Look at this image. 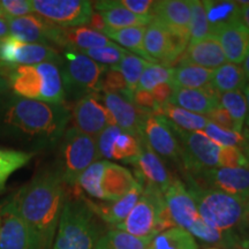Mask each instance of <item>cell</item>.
Returning a JSON list of instances; mask_svg holds the SVG:
<instances>
[{
	"mask_svg": "<svg viewBox=\"0 0 249 249\" xmlns=\"http://www.w3.org/2000/svg\"><path fill=\"white\" fill-rule=\"evenodd\" d=\"M71 119V111L65 104L33 101L11 91L0 95V140L27 152L55 147Z\"/></svg>",
	"mask_w": 249,
	"mask_h": 249,
	"instance_id": "obj_1",
	"label": "cell"
},
{
	"mask_svg": "<svg viewBox=\"0 0 249 249\" xmlns=\"http://www.w3.org/2000/svg\"><path fill=\"white\" fill-rule=\"evenodd\" d=\"M66 185L55 170L42 171L11 200L35 236L38 249H51L67 200Z\"/></svg>",
	"mask_w": 249,
	"mask_h": 249,
	"instance_id": "obj_2",
	"label": "cell"
},
{
	"mask_svg": "<svg viewBox=\"0 0 249 249\" xmlns=\"http://www.w3.org/2000/svg\"><path fill=\"white\" fill-rule=\"evenodd\" d=\"M9 91L33 101L64 104L65 91L60 67L52 62L6 67Z\"/></svg>",
	"mask_w": 249,
	"mask_h": 249,
	"instance_id": "obj_3",
	"label": "cell"
},
{
	"mask_svg": "<svg viewBox=\"0 0 249 249\" xmlns=\"http://www.w3.org/2000/svg\"><path fill=\"white\" fill-rule=\"evenodd\" d=\"M97 218L82 194L67 198L51 249H96L102 236Z\"/></svg>",
	"mask_w": 249,
	"mask_h": 249,
	"instance_id": "obj_4",
	"label": "cell"
},
{
	"mask_svg": "<svg viewBox=\"0 0 249 249\" xmlns=\"http://www.w3.org/2000/svg\"><path fill=\"white\" fill-rule=\"evenodd\" d=\"M187 191L194 200L202 219L224 233H231L244 224L246 202L238 196L219 191L204 189L188 181Z\"/></svg>",
	"mask_w": 249,
	"mask_h": 249,
	"instance_id": "obj_5",
	"label": "cell"
},
{
	"mask_svg": "<svg viewBox=\"0 0 249 249\" xmlns=\"http://www.w3.org/2000/svg\"><path fill=\"white\" fill-rule=\"evenodd\" d=\"M178 227L170 216L164 195L160 189L143 187L138 203L123 222L114 226L138 238L152 239L166 230Z\"/></svg>",
	"mask_w": 249,
	"mask_h": 249,
	"instance_id": "obj_6",
	"label": "cell"
},
{
	"mask_svg": "<svg viewBox=\"0 0 249 249\" xmlns=\"http://www.w3.org/2000/svg\"><path fill=\"white\" fill-rule=\"evenodd\" d=\"M136 179L129 170L108 160L92 163L77 180V188L104 202L117 201L130 191Z\"/></svg>",
	"mask_w": 249,
	"mask_h": 249,
	"instance_id": "obj_7",
	"label": "cell"
},
{
	"mask_svg": "<svg viewBox=\"0 0 249 249\" xmlns=\"http://www.w3.org/2000/svg\"><path fill=\"white\" fill-rule=\"evenodd\" d=\"M97 160H99L97 140L80 132L75 127L67 128L59 142L55 169L62 182L75 188L81 174Z\"/></svg>",
	"mask_w": 249,
	"mask_h": 249,
	"instance_id": "obj_8",
	"label": "cell"
},
{
	"mask_svg": "<svg viewBox=\"0 0 249 249\" xmlns=\"http://www.w3.org/2000/svg\"><path fill=\"white\" fill-rule=\"evenodd\" d=\"M59 67L65 99L75 102L91 93H101L102 79L108 68L81 52L70 50H65L62 53Z\"/></svg>",
	"mask_w": 249,
	"mask_h": 249,
	"instance_id": "obj_9",
	"label": "cell"
},
{
	"mask_svg": "<svg viewBox=\"0 0 249 249\" xmlns=\"http://www.w3.org/2000/svg\"><path fill=\"white\" fill-rule=\"evenodd\" d=\"M181 147L182 170L187 176L219 167L220 145L208 139L202 132H187L174 126Z\"/></svg>",
	"mask_w": 249,
	"mask_h": 249,
	"instance_id": "obj_10",
	"label": "cell"
},
{
	"mask_svg": "<svg viewBox=\"0 0 249 249\" xmlns=\"http://www.w3.org/2000/svg\"><path fill=\"white\" fill-rule=\"evenodd\" d=\"M42 62H52L59 66L61 55L53 46L24 43L11 35L0 39V64L2 66H29Z\"/></svg>",
	"mask_w": 249,
	"mask_h": 249,
	"instance_id": "obj_11",
	"label": "cell"
},
{
	"mask_svg": "<svg viewBox=\"0 0 249 249\" xmlns=\"http://www.w3.org/2000/svg\"><path fill=\"white\" fill-rule=\"evenodd\" d=\"M34 13L62 28L89 23L92 2L87 0H31Z\"/></svg>",
	"mask_w": 249,
	"mask_h": 249,
	"instance_id": "obj_12",
	"label": "cell"
},
{
	"mask_svg": "<svg viewBox=\"0 0 249 249\" xmlns=\"http://www.w3.org/2000/svg\"><path fill=\"white\" fill-rule=\"evenodd\" d=\"M148 147L155 154L165 160H170L178 164L182 169L181 164V147L177 136L174 124L166 118L158 114L149 113L142 124V138Z\"/></svg>",
	"mask_w": 249,
	"mask_h": 249,
	"instance_id": "obj_13",
	"label": "cell"
},
{
	"mask_svg": "<svg viewBox=\"0 0 249 249\" xmlns=\"http://www.w3.org/2000/svg\"><path fill=\"white\" fill-rule=\"evenodd\" d=\"M187 180L201 188L226 193L245 201L249 197V169L217 167L195 176H187Z\"/></svg>",
	"mask_w": 249,
	"mask_h": 249,
	"instance_id": "obj_14",
	"label": "cell"
},
{
	"mask_svg": "<svg viewBox=\"0 0 249 249\" xmlns=\"http://www.w3.org/2000/svg\"><path fill=\"white\" fill-rule=\"evenodd\" d=\"M71 119L77 130L97 139L107 126L116 124L113 117L103 103L102 93H91L75 102ZM117 126V124H116Z\"/></svg>",
	"mask_w": 249,
	"mask_h": 249,
	"instance_id": "obj_15",
	"label": "cell"
},
{
	"mask_svg": "<svg viewBox=\"0 0 249 249\" xmlns=\"http://www.w3.org/2000/svg\"><path fill=\"white\" fill-rule=\"evenodd\" d=\"M0 249H38L11 197L0 202Z\"/></svg>",
	"mask_w": 249,
	"mask_h": 249,
	"instance_id": "obj_16",
	"label": "cell"
},
{
	"mask_svg": "<svg viewBox=\"0 0 249 249\" xmlns=\"http://www.w3.org/2000/svg\"><path fill=\"white\" fill-rule=\"evenodd\" d=\"M103 103L113 117L114 123L124 132L134 138H142V124L147 117V112L134 104L133 99L117 92H101Z\"/></svg>",
	"mask_w": 249,
	"mask_h": 249,
	"instance_id": "obj_17",
	"label": "cell"
},
{
	"mask_svg": "<svg viewBox=\"0 0 249 249\" xmlns=\"http://www.w3.org/2000/svg\"><path fill=\"white\" fill-rule=\"evenodd\" d=\"M163 195L171 218L180 229L188 232L201 219L195 202L181 180L173 179Z\"/></svg>",
	"mask_w": 249,
	"mask_h": 249,
	"instance_id": "obj_18",
	"label": "cell"
},
{
	"mask_svg": "<svg viewBox=\"0 0 249 249\" xmlns=\"http://www.w3.org/2000/svg\"><path fill=\"white\" fill-rule=\"evenodd\" d=\"M9 35L24 43L55 45L59 26L37 14L22 18H7Z\"/></svg>",
	"mask_w": 249,
	"mask_h": 249,
	"instance_id": "obj_19",
	"label": "cell"
},
{
	"mask_svg": "<svg viewBox=\"0 0 249 249\" xmlns=\"http://www.w3.org/2000/svg\"><path fill=\"white\" fill-rule=\"evenodd\" d=\"M133 165L135 166V179L143 187H152L164 193L172 182L173 179L164 161L148 147L143 139H140V155Z\"/></svg>",
	"mask_w": 249,
	"mask_h": 249,
	"instance_id": "obj_20",
	"label": "cell"
},
{
	"mask_svg": "<svg viewBox=\"0 0 249 249\" xmlns=\"http://www.w3.org/2000/svg\"><path fill=\"white\" fill-rule=\"evenodd\" d=\"M152 18L171 34L191 38V0L156 1Z\"/></svg>",
	"mask_w": 249,
	"mask_h": 249,
	"instance_id": "obj_21",
	"label": "cell"
},
{
	"mask_svg": "<svg viewBox=\"0 0 249 249\" xmlns=\"http://www.w3.org/2000/svg\"><path fill=\"white\" fill-rule=\"evenodd\" d=\"M220 93L213 86L203 89H186L173 87L171 104L176 105L193 113L207 116L213 108L219 107Z\"/></svg>",
	"mask_w": 249,
	"mask_h": 249,
	"instance_id": "obj_22",
	"label": "cell"
},
{
	"mask_svg": "<svg viewBox=\"0 0 249 249\" xmlns=\"http://www.w3.org/2000/svg\"><path fill=\"white\" fill-rule=\"evenodd\" d=\"M143 193L142 183L136 180L130 191L126 195L117 201L111 202H95L86 198L87 204L89 205L92 213L96 214L105 223L111 224V225H118L128 216L132 211L134 205L138 203L139 198L141 197Z\"/></svg>",
	"mask_w": 249,
	"mask_h": 249,
	"instance_id": "obj_23",
	"label": "cell"
},
{
	"mask_svg": "<svg viewBox=\"0 0 249 249\" xmlns=\"http://www.w3.org/2000/svg\"><path fill=\"white\" fill-rule=\"evenodd\" d=\"M113 43L114 42H111L107 36L90 29L87 26L71 28L59 27L57 39H55V45L59 48L77 52L104 48V46L112 45Z\"/></svg>",
	"mask_w": 249,
	"mask_h": 249,
	"instance_id": "obj_24",
	"label": "cell"
},
{
	"mask_svg": "<svg viewBox=\"0 0 249 249\" xmlns=\"http://www.w3.org/2000/svg\"><path fill=\"white\" fill-rule=\"evenodd\" d=\"M226 58L217 37L208 36L197 42L189 43L180 59L182 64H191L213 71L225 64Z\"/></svg>",
	"mask_w": 249,
	"mask_h": 249,
	"instance_id": "obj_25",
	"label": "cell"
},
{
	"mask_svg": "<svg viewBox=\"0 0 249 249\" xmlns=\"http://www.w3.org/2000/svg\"><path fill=\"white\" fill-rule=\"evenodd\" d=\"M214 37L222 46L226 60L235 65L244 62L249 51V30L241 21L223 28Z\"/></svg>",
	"mask_w": 249,
	"mask_h": 249,
	"instance_id": "obj_26",
	"label": "cell"
},
{
	"mask_svg": "<svg viewBox=\"0 0 249 249\" xmlns=\"http://www.w3.org/2000/svg\"><path fill=\"white\" fill-rule=\"evenodd\" d=\"M92 7L104 18L107 27L111 29H124L130 27H148L154 20L152 17H142L129 12L120 5L119 0L96 1Z\"/></svg>",
	"mask_w": 249,
	"mask_h": 249,
	"instance_id": "obj_27",
	"label": "cell"
},
{
	"mask_svg": "<svg viewBox=\"0 0 249 249\" xmlns=\"http://www.w3.org/2000/svg\"><path fill=\"white\" fill-rule=\"evenodd\" d=\"M207 20L209 23L210 36H216L219 30L240 20L241 6L236 1H217L205 0Z\"/></svg>",
	"mask_w": 249,
	"mask_h": 249,
	"instance_id": "obj_28",
	"label": "cell"
},
{
	"mask_svg": "<svg viewBox=\"0 0 249 249\" xmlns=\"http://www.w3.org/2000/svg\"><path fill=\"white\" fill-rule=\"evenodd\" d=\"M213 71L191 64H182L173 68L171 86L186 89H203L211 85Z\"/></svg>",
	"mask_w": 249,
	"mask_h": 249,
	"instance_id": "obj_29",
	"label": "cell"
},
{
	"mask_svg": "<svg viewBox=\"0 0 249 249\" xmlns=\"http://www.w3.org/2000/svg\"><path fill=\"white\" fill-rule=\"evenodd\" d=\"M154 114L165 117L174 126L182 130H187V132H202L205 126L210 123L207 117L193 113L185 108L176 107L171 103L161 105Z\"/></svg>",
	"mask_w": 249,
	"mask_h": 249,
	"instance_id": "obj_30",
	"label": "cell"
},
{
	"mask_svg": "<svg viewBox=\"0 0 249 249\" xmlns=\"http://www.w3.org/2000/svg\"><path fill=\"white\" fill-rule=\"evenodd\" d=\"M248 80L240 65L225 62L213 71L211 86L219 93L238 91L245 88Z\"/></svg>",
	"mask_w": 249,
	"mask_h": 249,
	"instance_id": "obj_31",
	"label": "cell"
},
{
	"mask_svg": "<svg viewBox=\"0 0 249 249\" xmlns=\"http://www.w3.org/2000/svg\"><path fill=\"white\" fill-rule=\"evenodd\" d=\"M145 28L147 27H130V28H124V29H111V28H107L103 35L107 36L108 39H113L118 44L123 45L129 51L134 52V54L139 55L144 60H147L151 64L154 61L148 57L147 53L144 52L143 49V38H144Z\"/></svg>",
	"mask_w": 249,
	"mask_h": 249,
	"instance_id": "obj_32",
	"label": "cell"
},
{
	"mask_svg": "<svg viewBox=\"0 0 249 249\" xmlns=\"http://www.w3.org/2000/svg\"><path fill=\"white\" fill-rule=\"evenodd\" d=\"M35 155L21 149L0 147V193L5 189L9 177L29 164Z\"/></svg>",
	"mask_w": 249,
	"mask_h": 249,
	"instance_id": "obj_33",
	"label": "cell"
},
{
	"mask_svg": "<svg viewBox=\"0 0 249 249\" xmlns=\"http://www.w3.org/2000/svg\"><path fill=\"white\" fill-rule=\"evenodd\" d=\"M150 64L151 62L144 60V59L132 53V52L127 51L119 64L117 66L110 68L113 71H119L121 75H123L124 82H126L128 92L130 95H134V92L138 90L140 79H141L143 71Z\"/></svg>",
	"mask_w": 249,
	"mask_h": 249,
	"instance_id": "obj_34",
	"label": "cell"
},
{
	"mask_svg": "<svg viewBox=\"0 0 249 249\" xmlns=\"http://www.w3.org/2000/svg\"><path fill=\"white\" fill-rule=\"evenodd\" d=\"M195 238L180 227L166 230L151 239L149 249H197Z\"/></svg>",
	"mask_w": 249,
	"mask_h": 249,
	"instance_id": "obj_35",
	"label": "cell"
},
{
	"mask_svg": "<svg viewBox=\"0 0 249 249\" xmlns=\"http://www.w3.org/2000/svg\"><path fill=\"white\" fill-rule=\"evenodd\" d=\"M151 239L138 238L113 229L101 236L96 249H149Z\"/></svg>",
	"mask_w": 249,
	"mask_h": 249,
	"instance_id": "obj_36",
	"label": "cell"
},
{
	"mask_svg": "<svg viewBox=\"0 0 249 249\" xmlns=\"http://www.w3.org/2000/svg\"><path fill=\"white\" fill-rule=\"evenodd\" d=\"M219 104L229 112L234 121L238 133H242L245 120L248 117V107L242 91H230L220 93Z\"/></svg>",
	"mask_w": 249,
	"mask_h": 249,
	"instance_id": "obj_37",
	"label": "cell"
},
{
	"mask_svg": "<svg viewBox=\"0 0 249 249\" xmlns=\"http://www.w3.org/2000/svg\"><path fill=\"white\" fill-rule=\"evenodd\" d=\"M139 155L140 140L123 130L114 140L108 160H123L124 163L134 164L138 160Z\"/></svg>",
	"mask_w": 249,
	"mask_h": 249,
	"instance_id": "obj_38",
	"label": "cell"
},
{
	"mask_svg": "<svg viewBox=\"0 0 249 249\" xmlns=\"http://www.w3.org/2000/svg\"><path fill=\"white\" fill-rule=\"evenodd\" d=\"M189 33H191V43L197 42V40L210 36L209 23L207 20V11H205L204 1H202V0H191Z\"/></svg>",
	"mask_w": 249,
	"mask_h": 249,
	"instance_id": "obj_39",
	"label": "cell"
},
{
	"mask_svg": "<svg viewBox=\"0 0 249 249\" xmlns=\"http://www.w3.org/2000/svg\"><path fill=\"white\" fill-rule=\"evenodd\" d=\"M173 68L161 64H150L143 71L138 89L151 91L161 83H171Z\"/></svg>",
	"mask_w": 249,
	"mask_h": 249,
	"instance_id": "obj_40",
	"label": "cell"
},
{
	"mask_svg": "<svg viewBox=\"0 0 249 249\" xmlns=\"http://www.w3.org/2000/svg\"><path fill=\"white\" fill-rule=\"evenodd\" d=\"M202 133L220 147H236L240 149L245 143V136L241 135V133L223 129L213 123L208 124Z\"/></svg>",
	"mask_w": 249,
	"mask_h": 249,
	"instance_id": "obj_41",
	"label": "cell"
},
{
	"mask_svg": "<svg viewBox=\"0 0 249 249\" xmlns=\"http://www.w3.org/2000/svg\"><path fill=\"white\" fill-rule=\"evenodd\" d=\"M127 50L123 49L116 43L112 45L104 46V48H97L87 50V51L81 52V53L86 54L87 57L92 59L93 61L98 62V64L103 65L107 67H114L121 61V59L124 57Z\"/></svg>",
	"mask_w": 249,
	"mask_h": 249,
	"instance_id": "obj_42",
	"label": "cell"
},
{
	"mask_svg": "<svg viewBox=\"0 0 249 249\" xmlns=\"http://www.w3.org/2000/svg\"><path fill=\"white\" fill-rule=\"evenodd\" d=\"M219 167L249 169V160L239 148L222 147L219 151Z\"/></svg>",
	"mask_w": 249,
	"mask_h": 249,
	"instance_id": "obj_43",
	"label": "cell"
},
{
	"mask_svg": "<svg viewBox=\"0 0 249 249\" xmlns=\"http://www.w3.org/2000/svg\"><path fill=\"white\" fill-rule=\"evenodd\" d=\"M101 92L123 93V95L133 99V95H130L128 90H127V85L124 82L123 75H121L119 71L111 70V68H107L104 76H103Z\"/></svg>",
	"mask_w": 249,
	"mask_h": 249,
	"instance_id": "obj_44",
	"label": "cell"
},
{
	"mask_svg": "<svg viewBox=\"0 0 249 249\" xmlns=\"http://www.w3.org/2000/svg\"><path fill=\"white\" fill-rule=\"evenodd\" d=\"M0 8L5 18H22L35 14L31 0H0Z\"/></svg>",
	"mask_w": 249,
	"mask_h": 249,
	"instance_id": "obj_45",
	"label": "cell"
},
{
	"mask_svg": "<svg viewBox=\"0 0 249 249\" xmlns=\"http://www.w3.org/2000/svg\"><path fill=\"white\" fill-rule=\"evenodd\" d=\"M207 118L209 119L210 123L217 124V126L220 127V128L226 129V130H232V132L238 133L234 121H233L231 116L229 114V112H227L222 105H219V107L213 108L210 113H208Z\"/></svg>",
	"mask_w": 249,
	"mask_h": 249,
	"instance_id": "obj_46",
	"label": "cell"
},
{
	"mask_svg": "<svg viewBox=\"0 0 249 249\" xmlns=\"http://www.w3.org/2000/svg\"><path fill=\"white\" fill-rule=\"evenodd\" d=\"M119 2L129 12L142 17H152L156 4L152 0H119Z\"/></svg>",
	"mask_w": 249,
	"mask_h": 249,
	"instance_id": "obj_47",
	"label": "cell"
},
{
	"mask_svg": "<svg viewBox=\"0 0 249 249\" xmlns=\"http://www.w3.org/2000/svg\"><path fill=\"white\" fill-rule=\"evenodd\" d=\"M133 102L140 110L147 113H155L160 107L158 103L152 97L151 92L147 90H136L133 95Z\"/></svg>",
	"mask_w": 249,
	"mask_h": 249,
	"instance_id": "obj_48",
	"label": "cell"
},
{
	"mask_svg": "<svg viewBox=\"0 0 249 249\" xmlns=\"http://www.w3.org/2000/svg\"><path fill=\"white\" fill-rule=\"evenodd\" d=\"M172 91L173 87L171 86V83H161V85L155 87L150 92L152 97L155 98V101L158 103V105L161 107V105L170 102L171 96H172Z\"/></svg>",
	"mask_w": 249,
	"mask_h": 249,
	"instance_id": "obj_49",
	"label": "cell"
},
{
	"mask_svg": "<svg viewBox=\"0 0 249 249\" xmlns=\"http://www.w3.org/2000/svg\"><path fill=\"white\" fill-rule=\"evenodd\" d=\"M89 28L90 29L97 31V33L103 34L105 31V29L107 28V24L105 22L104 18L102 17V14L99 12H92L91 18H90L89 21Z\"/></svg>",
	"mask_w": 249,
	"mask_h": 249,
	"instance_id": "obj_50",
	"label": "cell"
},
{
	"mask_svg": "<svg viewBox=\"0 0 249 249\" xmlns=\"http://www.w3.org/2000/svg\"><path fill=\"white\" fill-rule=\"evenodd\" d=\"M9 91L8 80L7 75H6V67L0 68V95L6 93Z\"/></svg>",
	"mask_w": 249,
	"mask_h": 249,
	"instance_id": "obj_51",
	"label": "cell"
},
{
	"mask_svg": "<svg viewBox=\"0 0 249 249\" xmlns=\"http://www.w3.org/2000/svg\"><path fill=\"white\" fill-rule=\"evenodd\" d=\"M240 20L242 24L249 30V6H241Z\"/></svg>",
	"mask_w": 249,
	"mask_h": 249,
	"instance_id": "obj_52",
	"label": "cell"
},
{
	"mask_svg": "<svg viewBox=\"0 0 249 249\" xmlns=\"http://www.w3.org/2000/svg\"><path fill=\"white\" fill-rule=\"evenodd\" d=\"M9 36V27L7 18H0V39Z\"/></svg>",
	"mask_w": 249,
	"mask_h": 249,
	"instance_id": "obj_53",
	"label": "cell"
},
{
	"mask_svg": "<svg viewBox=\"0 0 249 249\" xmlns=\"http://www.w3.org/2000/svg\"><path fill=\"white\" fill-rule=\"evenodd\" d=\"M242 70H244L246 77H247V80L249 81V51L247 55H246L244 62H242Z\"/></svg>",
	"mask_w": 249,
	"mask_h": 249,
	"instance_id": "obj_54",
	"label": "cell"
},
{
	"mask_svg": "<svg viewBox=\"0 0 249 249\" xmlns=\"http://www.w3.org/2000/svg\"><path fill=\"white\" fill-rule=\"evenodd\" d=\"M244 224L249 226V197L247 202H246V213H245V218H244ZM242 224V225H244Z\"/></svg>",
	"mask_w": 249,
	"mask_h": 249,
	"instance_id": "obj_55",
	"label": "cell"
},
{
	"mask_svg": "<svg viewBox=\"0 0 249 249\" xmlns=\"http://www.w3.org/2000/svg\"><path fill=\"white\" fill-rule=\"evenodd\" d=\"M244 91H245V98H246V102H247V107L249 108V81L247 82V85L244 88Z\"/></svg>",
	"mask_w": 249,
	"mask_h": 249,
	"instance_id": "obj_56",
	"label": "cell"
},
{
	"mask_svg": "<svg viewBox=\"0 0 249 249\" xmlns=\"http://www.w3.org/2000/svg\"><path fill=\"white\" fill-rule=\"evenodd\" d=\"M238 247L240 249H249V239L247 240H242L241 242H239Z\"/></svg>",
	"mask_w": 249,
	"mask_h": 249,
	"instance_id": "obj_57",
	"label": "cell"
},
{
	"mask_svg": "<svg viewBox=\"0 0 249 249\" xmlns=\"http://www.w3.org/2000/svg\"><path fill=\"white\" fill-rule=\"evenodd\" d=\"M247 124V128H246V130H247V133L249 134V116L247 117V124Z\"/></svg>",
	"mask_w": 249,
	"mask_h": 249,
	"instance_id": "obj_58",
	"label": "cell"
},
{
	"mask_svg": "<svg viewBox=\"0 0 249 249\" xmlns=\"http://www.w3.org/2000/svg\"><path fill=\"white\" fill-rule=\"evenodd\" d=\"M0 18H5V15H4V13H2L1 8H0Z\"/></svg>",
	"mask_w": 249,
	"mask_h": 249,
	"instance_id": "obj_59",
	"label": "cell"
},
{
	"mask_svg": "<svg viewBox=\"0 0 249 249\" xmlns=\"http://www.w3.org/2000/svg\"><path fill=\"white\" fill-rule=\"evenodd\" d=\"M208 249H219V248H214V247H213V248H208Z\"/></svg>",
	"mask_w": 249,
	"mask_h": 249,
	"instance_id": "obj_60",
	"label": "cell"
},
{
	"mask_svg": "<svg viewBox=\"0 0 249 249\" xmlns=\"http://www.w3.org/2000/svg\"><path fill=\"white\" fill-rule=\"evenodd\" d=\"M2 67H5V66H2V65H1V64H0V68H2Z\"/></svg>",
	"mask_w": 249,
	"mask_h": 249,
	"instance_id": "obj_61",
	"label": "cell"
}]
</instances>
